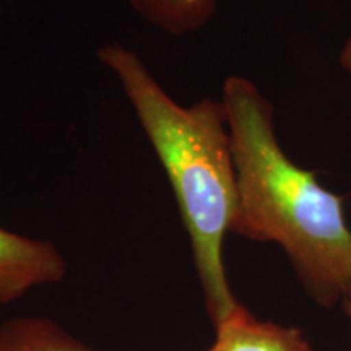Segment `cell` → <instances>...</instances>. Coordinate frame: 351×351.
Listing matches in <instances>:
<instances>
[{
	"label": "cell",
	"mask_w": 351,
	"mask_h": 351,
	"mask_svg": "<svg viewBox=\"0 0 351 351\" xmlns=\"http://www.w3.org/2000/svg\"><path fill=\"white\" fill-rule=\"evenodd\" d=\"M345 311H346V314H348V317L351 319V289H350V293H348V296L345 298Z\"/></svg>",
	"instance_id": "8"
},
{
	"label": "cell",
	"mask_w": 351,
	"mask_h": 351,
	"mask_svg": "<svg viewBox=\"0 0 351 351\" xmlns=\"http://www.w3.org/2000/svg\"><path fill=\"white\" fill-rule=\"evenodd\" d=\"M67 262L49 241L28 238L0 226V304H8L39 287L60 283Z\"/></svg>",
	"instance_id": "3"
},
{
	"label": "cell",
	"mask_w": 351,
	"mask_h": 351,
	"mask_svg": "<svg viewBox=\"0 0 351 351\" xmlns=\"http://www.w3.org/2000/svg\"><path fill=\"white\" fill-rule=\"evenodd\" d=\"M140 19L169 36H187L204 28L217 12V0H127Z\"/></svg>",
	"instance_id": "5"
},
{
	"label": "cell",
	"mask_w": 351,
	"mask_h": 351,
	"mask_svg": "<svg viewBox=\"0 0 351 351\" xmlns=\"http://www.w3.org/2000/svg\"><path fill=\"white\" fill-rule=\"evenodd\" d=\"M339 60L340 65L343 67V70L348 75H351V36L346 39V43L341 47L340 54H339Z\"/></svg>",
	"instance_id": "7"
},
{
	"label": "cell",
	"mask_w": 351,
	"mask_h": 351,
	"mask_svg": "<svg viewBox=\"0 0 351 351\" xmlns=\"http://www.w3.org/2000/svg\"><path fill=\"white\" fill-rule=\"evenodd\" d=\"M221 101L238 176L231 232L278 244L320 306L345 301L351 289V230L341 197L285 153L276 137L274 106L256 83L230 75Z\"/></svg>",
	"instance_id": "1"
},
{
	"label": "cell",
	"mask_w": 351,
	"mask_h": 351,
	"mask_svg": "<svg viewBox=\"0 0 351 351\" xmlns=\"http://www.w3.org/2000/svg\"><path fill=\"white\" fill-rule=\"evenodd\" d=\"M0 351H95L46 317L0 322Z\"/></svg>",
	"instance_id": "6"
},
{
	"label": "cell",
	"mask_w": 351,
	"mask_h": 351,
	"mask_svg": "<svg viewBox=\"0 0 351 351\" xmlns=\"http://www.w3.org/2000/svg\"><path fill=\"white\" fill-rule=\"evenodd\" d=\"M119 82L163 166L191 241L205 307L217 327L241 306L223 262V244L238 210V176L221 98L182 106L160 85L137 52L119 43L98 49Z\"/></svg>",
	"instance_id": "2"
},
{
	"label": "cell",
	"mask_w": 351,
	"mask_h": 351,
	"mask_svg": "<svg viewBox=\"0 0 351 351\" xmlns=\"http://www.w3.org/2000/svg\"><path fill=\"white\" fill-rule=\"evenodd\" d=\"M217 328L208 351H311L300 328L263 322L239 306Z\"/></svg>",
	"instance_id": "4"
}]
</instances>
